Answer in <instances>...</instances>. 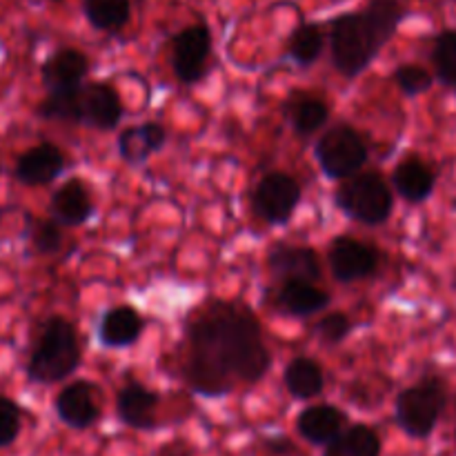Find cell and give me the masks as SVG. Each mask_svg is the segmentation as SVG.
<instances>
[{
  "instance_id": "22",
  "label": "cell",
  "mask_w": 456,
  "mask_h": 456,
  "mask_svg": "<svg viewBox=\"0 0 456 456\" xmlns=\"http://www.w3.org/2000/svg\"><path fill=\"white\" fill-rule=\"evenodd\" d=\"M279 305L292 316H312L330 305V294L316 283L289 281L279 292Z\"/></svg>"
},
{
  "instance_id": "2",
  "label": "cell",
  "mask_w": 456,
  "mask_h": 456,
  "mask_svg": "<svg viewBox=\"0 0 456 456\" xmlns=\"http://www.w3.org/2000/svg\"><path fill=\"white\" fill-rule=\"evenodd\" d=\"M405 0H370L361 12H347L330 25L332 62L343 76L354 78L390 43L403 22Z\"/></svg>"
},
{
  "instance_id": "14",
  "label": "cell",
  "mask_w": 456,
  "mask_h": 456,
  "mask_svg": "<svg viewBox=\"0 0 456 456\" xmlns=\"http://www.w3.org/2000/svg\"><path fill=\"white\" fill-rule=\"evenodd\" d=\"M347 428V417L337 405H312L297 419V430L307 444L328 445Z\"/></svg>"
},
{
  "instance_id": "7",
  "label": "cell",
  "mask_w": 456,
  "mask_h": 456,
  "mask_svg": "<svg viewBox=\"0 0 456 456\" xmlns=\"http://www.w3.org/2000/svg\"><path fill=\"white\" fill-rule=\"evenodd\" d=\"M301 200V185L285 172H270L254 190V212L270 225H285Z\"/></svg>"
},
{
  "instance_id": "23",
  "label": "cell",
  "mask_w": 456,
  "mask_h": 456,
  "mask_svg": "<svg viewBox=\"0 0 456 456\" xmlns=\"http://www.w3.org/2000/svg\"><path fill=\"white\" fill-rule=\"evenodd\" d=\"M323 456H381V436L374 428L356 423L325 445Z\"/></svg>"
},
{
  "instance_id": "19",
  "label": "cell",
  "mask_w": 456,
  "mask_h": 456,
  "mask_svg": "<svg viewBox=\"0 0 456 456\" xmlns=\"http://www.w3.org/2000/svg\"><path fill=\"white\" fill-rule=\"evenodd\" d=\"M142 319L134 307L118 305L105 312L98 328V338L107 347H129L141 338Z\"/></svg>"
},
{
  "instance_id": "10",
  "label": "cell",
  "mask_w": 456,
  "mask_h": 456,
  "mask_svg": "<svg viewBox=\"0 0 456 456\" xmlns=\"http://www.w3.org/2000/svg\"><path fill=\"white\" fill-rule=\"evenodd\" d=\"M58 419L71 430H87L101 419L96 387L87 381H74L58 392L53 401Z\"/></svg>"
},
{
  "instance_id": "32",
  "label": "cell",
  "mask_w": 456,
  "mask_h": 456,
  "mask_svg": "<svg viewBox=\"0 0 456 456\" xmlns=\"http://www.w3.org/2000/svg\"><path fill=\"white\" fill-rule=\"evenodd\" d=\"M350 330L352 323L343 312H332V314L323 316V319L319 321V325H316V334H319L325 343H330V346H337V343L346 341Z\"/></svg>"
},
{
  "instance_id": "33",
  "label": "cell",
  "mask_w": 456,
  "mask_h": 456,
  "mask_svg": "<svg viewBox=\"0 0 456 456\" xmlns=\"http://www.w3.org/2000/svg\"><path fill=\"white\" fill-rule=\"evenodd\" d=\"M156 456H196V450L185 439H172L169 444L160 445Z\"/></svg>"
},
{
  "instance_id": "18",
  "label": "cell",
  "mask_w": 456,
  "mask_h": 456,
  "mask_svg": "<svg viewBox=\"0 0 456 456\" xmlns=\"http://www.w3.org/2000/svg\"><path fill=\"white\" fill-rule=\"evenodd\" d=\"M392 183H395V190L399 191L401 199H405L408 203H423L435 191L436 172L426 160L410 156L396 165Z\"/></svg>"
},
{
  "instance_id": "27",
  "label": "cell",
  "mask_w": 456,
  "mask_h": 456,
  "mask_svg": "<svg viewBox=\"0 0 456 456\" xmlns=\"http://www.w3.org/2000/svg\"><path fill=\"white\" fill-rule=\"evenodd\" d=\"M325 45V31L321 25L314 22H301L292 31L288 40V53L297 65L310 67L321 56Z\"/></svg>"
},
{
  "instance_id": "24",
  "label": "cell",
  "mask_w": 456,
  "mask_h": 456,
  "mask_svg": "<svg viewBox=\"0 0 456 456\" xmlns=\"http://www.w3.org/2000/svg\"><path fill=\"white\" fill-rule=\"evenodd\" d=\"M285 387H288V392L294 399H314L325 387L323 370H321L316 361L298 356V359L289 361V365L285 368Z\"/></svg>"
},
{
  "instance_id": "4",
  "label": "cell",
  "mask_w": 456,
  "mask_h": 456,
  "mask_svg": "<svg viewBox=\"0 0 456 456\" xmlns=\"http://www.w3.org/2000/svg\"><path fill=\"white\" fill-rule=\"evenodd\" d=\"M448 405V387L441 377H423L396 396V423L412 439H428Z\"/></svg>"
},
{
  "instance_id": "26",
  "label": "cell",
  "mask_w": 456,
  "mask_h": 456,
  "mask_svg": "<svg viewBox=\"0 0 456 456\" xmlns=\"http://www.w3.org/2000/svg\"><path fill=\"white\" fill-rule=\"evenodd\" d=\"M38 116L45 120H62V123H83V87L49 92L40 101Z\"/></svg>"
},
{
  "instance_id": "3",
  "label": "cell",
  "mask_w": 456,
  "mask_h": 456,
  "mask_svg": "<svg viewBox=\"0 0 456 456\" xmlns=\"http://www.w3.org/2000/svg\"><path fill=\"white\" fill-rule=\"evenodd\" d=\"M80 365V346L76 328L62 316H52L43 325L34 352L27 363L29 381L40 386L65 381Z\"/></svg>"
},
{
  "instance_id": "15",
  "label": "cell",
  "mask_w": 456,
  "mask_h": 456,
  "mask_svg": "<svg viewBox=\"0 0 456 456\" xmlns=\"http://www.w3.org/2000/svg\"><path fill=\"white\" fill-rule=\"evenodd\" d=\"M156 408H159V395L147 390L141 383L125 386L118 392V399H116L118 419L127 428H134V430H154Z\"/></svg>"
},
{
  "instance_id": "12",
  "label": "cell",
  "mask_w": 456,
  "mask_h": 456,
  "mask_svg": "<svg viewBox=\"0 0 456 456\" xmlns=\"http://www.w3.org/2000/svg\"><path fill=\"white\" fill-rule=\"evenodd\" d=\"M62 167H65L62 151L56 145H52V142H43V145L27 150L18 159L16 178L29 187L49 185L52 181H56Z\"/></svg>"
},
{
  "instance_id": "13",
  "label": "cell",
  "mask_w": 456,
  "mask_h": 456,
  "mask_svg": "<svg viewBox=\"0 0 456 456\" xmlns=\"http://www.w3.org/2000/svg\"><path fill=\"white\" fill-rule=\"evenodd\" d=\"M89 71V61L80 49L65 47L58 49L53 56H49L43 65V85L49 92H61V89L83 87V80Z\"/></svg>"
},
{
  "instance_id": "28",
  "label": "cell",
  "mask_w": 456,
  "mask_h": 456,
  "mask_svg": "<svg viewBox=\"0 0 456 456\" xmlns=\"http://www.w3.org/2000/svg\"><path fill=\"white\" fill-rule=\"evenodd\" d=\"M432 65H435L436 78L445 87L456 89V29H445L436 36L435 47H432Z\"/></svg>"
},
{
  "instance_id": "9",
  "label": "cell",
  "mask_w": 456,
  "mask_h": 456,
  "mask_svg": "<svg viewBox=\"0 0 456 456\" xmlns=\"http://www.w3.org/2000/svg\"><path fill=\"white\" fill-rule=\"evenodd\" d=\"M379 249L352 236H338L330 245V267L341 283L363 281L379 270Z\"/></svg>"
},
{
  "instance_id": "8",
  "label": "cell",
  "mask_w": 456,
  "mask_h": 456,
  "mask_svg": "<svg viewBox=\"0 0 456 456\" xmlns=\"http://www.w3.org/2000/svg\"><path fill=\"white\" fill-rule=\"evenodd\" d=\"M212 34L205 25H190L178 31L172 45V67L183 85H194L208 74Z\"/></svg>"
},
{
  "instance_id": "16",
  "label": "cell",
  "mask_w": 456,
  "mask_h": 456,
  "mask_svg": "<svg viewBox=\"0 0 456 456\" xmlns=\"http://www.w3.org/2000/svg\"><path fill=\"white\" fill-rule=\"evenodd\" d=\"M83 123L96 129H114L123 118V102L118 92L107 83L83 87Z\"/></svg>"
},
{
  "instance_id": "25",
  "label": "cell",
  "mask_w": 456,
  "mask_h": 456,
  "mask_svg": "<svg viewBox=\"0 0 456 456\" xmlns=\"http://www.w3.org/2000/svg\"><path fill=\"white\" fill-rule=\"evenodd\" d=\"M83 12L94 29L114 34L129 22L132 0H83Z\"/></svg>"
},
{
  "instance_id": "30",
  "label": "cell",
  "mask_w": 456,
  "mask_h": 456,
  "mask_svg": "<svg viewBox=\"0 0 456 456\" xmlns=\"http://www.w3.org/2000/svg\"><path fill=\"white\" fill-rule=\"evenodd\" d=\"M22 430V410L9 396L0 395V450L9 448Z\"/></svg>"
},
{
  "instance_id": "6",
  "label": "cell",
  "mask_w": 456,
  "mask_h": 456,
  "mask_svg": "<svg viewBox=\"0 0 456 456\" xmlns=\"http://www.w3.org/2000/svg\"><path fill=\"white\" fill-rule=\"evenodd\" d=\"M316 159L325 176L346 181L368 163V145L354 127L338 125L323 134L316 145Z\"/></svg>"
},
{
  "instance_id": "11",
  "label": "cell",
  "mask_w": 456,
  "mask_h": 456,
  "mask_svg": "<svg viewBox=\"0 0 456 456\" xmlns=\"http://www.w3.org/2000/svg\"><path fill=\"white\" fill-rule=\"evenodd\" d=\"M272 274L283 283L289 281H305V283H316L321 279L319 256L310 248H297V245L279 243L270 249L267 256Z\"/></svg>"
},
{
  "instance_id": "5",
  "label": "cell",
  "mask_w": 456,
  "mask_h": 456,
  "mask_svg": "<svg viewBox=\"0 0 456 456\" xmlns=\"http://www.w3.org/2000/svg\"><path fill=\"white\" fill-rule=\"evenodd\" d=\"M334 200L346 216L363 225H381L395 208L390 187L377 172H356L354 176L346 178Z\"/></svg>"
},
{
  "instance_id": "17",
  "label": "cell",
  "mask_w": 456,
  "mask_h": 456,
  "mask_svg": "<svg viewBox=\"0 0 456 456\" xmlns=\"http://www.w3.org/2000/svg\"><path fill=\"white\" fill-rule=\"evenodd\" d=\"M52 214L61 225L67 227H78L87 223L94 214V203L85 183L78 178L62 183L52 196Z\"/></svg>"
},
{
  "instance_id": "31",
  "label": "cell",
  "mask_w": 456,
  "mask_h": 456,
  "mask_svg": "<svg viewBox=\"0 0 456 456\" xmlns=\"http://www.w3.org/2000/svg\"><path fill=\"white\" fill-rule=\"evenodd\" d=\"M31 243H34L36 252L40 254H53L61 249L62 245V227L61 223L53 221H38L31 234Z\"/></svg>"
},
{
  "instance_id": "21",
  "label": "cell",
  "mask_w": 456,
  "mask_h": 456,
  "mask_svg": "<svg viewBox=\"0 0 456 456\" xmlns=\"http://www.w3.org/2000/svg\"><path fill=\"white\" fill-rule=\"evenodd\" d=\"M285 116L297 129V134L310 136V134L319 132V127H323L325 120L330 118V107L323 98L297 92L285 101Z\"/></svg>"
},
{
  "instance_id": "20",
  "label": "cell",
  "mask_w": 456,
  "mask_h": 456,
  "mask_svg": "<svg viewBox=\"0 0 456 456\" xmlns=\"http://www.w3.org/2000/svg\"><path fill=\"white\" fill-rule=\"evenodd\" d=\"M165 138H167V134H165L163 125H138V127H129L120 134L118 151L123 156V160H127L132 165H141L165 145Z\"/></svg>"
},
{
  "instance_id": "1",
  "label": "cell",
  "mask_w": 456,
  "mask_h": 456,
  "mask_svg": "<svg viewBox=\"0 0 456 456\" xmlns=\"http://www.w3.org/2000/svg\"><path fill=\"white\" fill-rule=\"evenodd\" d=\"M187 383L200 396H223L232 381L258 383L272 365L256 316L234 303L214 301L190 325Z\"/></svg>"
},
{
  "instance_id": "29",
  "label": "cell",
  "mask_w": 456,
  "mask_h": 456,
  "mask_svg": "<svg viewBox=\"0 0 456 456\" xmlns=\"http://www.w3.org/2000/svg\"><path fill=\"white\" fill-rule=\"evenodd\" d=\"M395 80L405 96H421L432 87V74L423 65L417 62H403L396 67Z\"/></svg>"
}]
</instances>
